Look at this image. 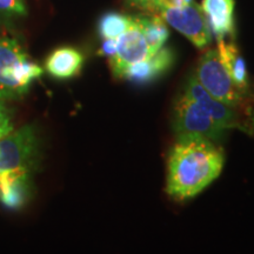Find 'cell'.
<instances>
[{
  "label": "cell",
  "instance_id": "obj_1",
  "mask_svg": "<svg viewBox=\"0 0 254 254\" xmlns=\"http://www.w3.org/2000/svg\"><path fill=\"white\" fill-rule=\"evenodd\" d=\"M225 155L220 147L205 138L178 139L170 153L166 190L171 196L189 199L220 176Z\"/></svg>",
  "mask_w": 254,
  "mask_h": 254
},
{
  "label": "cell",
  "instance_id": "obj_2",
  "mask_svg": "<svg viewBox=\"0 0 254 254\" xmlns=\"http://www.w3.org/2000/svg\"><path fill=\"white\" fill-rule=\"evenodd\" d=\"M38 160L39 139L33 126L0 139V201L6 207L15 209L26 204Z\"/></svg>",
  "mask_w": 254,
  "mask_h": 254
},
{
  "label": "cell",
  "instance_id": "obj_3",
  "mask_svg": "<svg viewBox=\"0 0 254 254\" xmlns=\"http://www.w3.org/2000/svg\"><path fill=\"white\" fill-rule=\"evenodd\" d=\"M43 68L14 38L0 37V100H18L40 78Z\"/></svg>",
  "mask_w": 254,
  "mask_h": 254
},
{
  "label": "cell",
  "instance_id": "obj_4",
  "mask_svg": "<svg viewBox=\"0 0 254 254\" xmlns=\"http://www.w3.org/2000/svg\"><path fill=\"white\" fill-rule=\"evenodd\" d=\"M173 128L178 139L198 136L211 141L218 140L225 131L204 107L183 92L174 101Z\"/></svg>",
  "mask_w": 254,
  "mask_h": 254
},
{
  "label": "cell",
  "instance_id": "obj_5",
  "mask_svg": "<svg viewBox=\"0 0 254 254\" xmlns=\"http://www.w3.org/2000/svg\"><path fill=\"white\" fill-rule=\"evenodd\" d=\"M194 77L212 97L230 107H237L244 99V93L232 80L222 65L217 50H209L201 57Z\"/></svg>",
  "mask_w": 254,
  "mask_h": 254
},
{
  "label": "cell",
  "instance_id": "obj_6",
  "mask_svg": "<svg viewBox=\"0 0 254 254\" xmlns=\"http://www.w3.org/2000/svg\"><path fill=\"white\" fill-rule=\"evenodd\" d=\"M165 23L185 36L198 49H205L212 40L207 19L201 6L192 4L178 8H161L158 13Z\"/></svg>",
  "mask_w": 254,
  "mask_h": 254
},
{
  "label": "cell",
  "instance_id": "obj_7",
  "mask_svg": "<svg viewBox=\"0 0 254 254\" xmlns=\"http://www.w3.org/2000/svg\"><path fill=\"white\" fill-rule=\"evenodd\" d=\"M151 56L150 47L145 39L140 25L133 17L131 26L117 39L116 53L110 58V66L116 78H122L123 73L133 64Z\"/></svg>",
  "mask_w": 254,
  "mask_h": 254
},
{
  "label": "cell",
  "instance_id": "obj_8",
  "mask_svg": "<svg viewBox=\"0 0 254 254\" xmlns=\"http://www.w3.org/2000/svg\"><path fill=\"white\" fill-rule=\"evenodd\" d=\"M174 52L170 47H161L157 53L133 64L123 73L122 78L136 85H147L157 80L172 67Z\"/></svg>",
  "mask_w": 254,
  "mask_h": 254
},
{
  "label": "cell",
  "instance_id": "obj_9",
  "mask_svg": "<svg viewBox=\"0 0 254 254\" xmlns=\"http://www.w3.org/2000/svg\"><path fill=\"white\" fill-rule=\"evenodd\" d=\"M183 93H185L187 97H190V99L196 101L200 106L204 107L221 128L228 129L238 125L237 114L234 112L233 107L227 106V105L215 99L214 97H212L202 87V85L196 80L194 74H192L187 79Z\"/></svg>",
  "mask_w": 254,
  "mask_h": 254
},
{
  "label": "cell",
  "instance_id": "obj_10",
  "mask_svg": "<svg viewBox=\"0 0 254 254\" xmlns=\"http://www.w3.org/2000/svg\"><path fill=\"white\" fill-rule=\"evenodd\" d=\"M234 6L236 0H202L201 8L207 19L212 33L217 40L236 36L234 23Z\"/></svg>",
  "mask_w": 254,
  "mask_h": 254
},
{
  "label": "cell",
  "instance_id": "obj_11",
  "mask_svg": "<svg viewBox=\"0 0 254 254\" xmlns=\"http://www.w3.org/2000/svg\"><path fill=\"white\" fill-rule=\"evenodd\" d=\"M84 65V56L73 47H59L50 53L45 63L46 71L57 79L75 77Z\"/></svg>",
  "mask_w": 254,
  "mask_h": 254
},
{
  "label": "cell",
  "instance_id": "obj_12",
  "mask_svg": "<svg viewBox=\"0 0 254 254\" xmlns=\"http://www.w3.org/2000/svg\"><path fill=\"white\" fill-rule=\"evenodd\" d=\"M219 58L222 65L227 69L234 84L240 88L244 93L249 90V72H247L246 63L244 57L241 56L239 49L233 41H226L225 39L218 40Z\"/></svg>",
  "mask_w": 254,
  "mask_h": 254
},
{
  "label": "cell",
  "instance_id": "obj_13",
  "mask_svg": "<svg viewBox=\"0 0 254 254\" xmlns=\"http://www.w3.org/2000/svg\"><path fill=\"white\" fill-rule=\"evenodd\" d=\"M135 18L140 25L145 39L150 47L151 56L154 55L161 47H164L170 37V31L166 23L157 13L151 15H135Z\"/></svg>",
  "mask_w": 254,
  "mask_h": 254
},
{
  "label": "cell",
  "instance_id": "obj_14",
  "mask_svg": "<svg viewBox=\"0 0 254 254\" xmlns=\"http://www.w3.org/2000/svg\"><path fill=\"white\" fill-rule=\"evenodd\" d=\"M133 17L117 12H107L101 15L98 23V33L104 40H117L131 26Z\"/></svg>",
  "mask_w": 254,
  "mask_h": 254
},
{
  "label": "cell",
  "instance_id": "obj_15",
  "mask_svg": "<svg viewBox=\"0 0 254 254\" xmlns=\"http://www.w3.org/2000/svg\"><path fill=\"white\" fill-rule=\"evenodd\" d=\"M27 13L25 0H0V23L26 17Z\"/></svg>",
  "mask_w": 254,
  "mask_h": 254
},
{
  "label": "cell",
  "instance_id": "obj_16",
  "mask_svg": "<svg viewBox=\"0 0 254 254\" xmlns=\"http://www.w3.org/2000/svg\"><path fill=\"white\" fill-rule=\"evenodd\" d=\"M13 131L12 116L9 109L6 106L4 100H0V139Z\"/></svg>",
  "mask_w": 254,
  "mask_h": 254
},
{
  "label": "cell",
  "instance_id": "obj_17",
  "mask_svg": "<svg viewBox=\"0 0 254 254\" xmlns=\"http://www.w3.org/2000/svg\"><path fill=\"white\" fill-rule=\"evenodd\" d=\"M127 1L131 2L132 5L136 6V7L144 8L145 11L152 12V13H157L161 0H127Z\"/></svg>",
  "mask_w": 254,
  "mask_h": 254
},
{
  "label": "cell",
  "instance_id": "obj_18",
  "mask_svg": "<svg viewBox=\"0 0 254 254\" xmlns=\"http://www.w3.org/2000/svg\"><path fill=\"white\" fill-rule=\"evenodd\" d=\"M194 0H161L159 9L161 8H178V7H184V6L192 4ZM158 9V11H159ZM158 13V12H157Z\"/></svg>",
  "mask_w": 254,
  "mask_h": 254
},
{
  "label": "cell",
  "instance_id": "obj_19",
  "mask_svg": "<svg viewBox=\"0 0 254 254\" xmlns=\"http://www.w3.org/2000/svg\"><path fill=\"white\" fill-rule=\"evenodd\" d=\"M117 50V40L110 39V40H104L103 45H101L100 53L105 57H109V59L116 53Z\"/></svg>",
  "mask_w": 254,
  "mask_h": 254
},
{
  "label": "cell",
  "instance_id": "obj_20",
  "mask_svg": "<svg viewBox=\"0 0 254 254\" xmlns=\"http://www.w3.org/2000/svg\"><path fill=\"white\" fill-rule=\"evenodd\" d=\"M251 133H253V134H254V128L252 129V131H251Z\"/></svg>",
  "mask_w": 254,
  "mask_h": 254
}]
</instances>
